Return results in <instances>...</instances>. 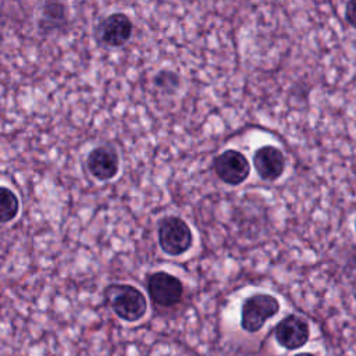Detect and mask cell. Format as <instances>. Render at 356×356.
Returning a JSON list of instances; mask_svg holds the SVG:
<instances>
[{
  "label": "cell",
  "mask_w": 356,
  "mask_h": 356,
  "mask_svg": "<svg viewBox=\"0 0 356 356\" xmlns=\"http://www.w3.org/2000/svg\"><path fill=\"white\" fill-rule=\"evenodd\" d=\"M104 299L113 313L127 323H135L147 312L146 296L134 285L110 284L104 288Z\"/></svg>",
  "instance_id": "obj_1"
},
{
  "label": "cell",
  "mask_w": 356,
  "mask_h": 356,
  "mask_svg": "<svg viewBox=\"0 0 356 356\" xmlns=\"http://www.w3.org/2000/svg\"><path fill=\"white\" fill-rule=\"evenodd\" d=\"M157 239L160 249L168 256H181L186 253L193 243V235L189 225L177 216L164 217L159 222Z\"/></svg>",
  "instance_id": "obj_2"
},
{
  "label": "cell",
  "mask_w": 356,
  "mask_h": 356,
  "mask_svg": "<svg viewBox=\"0 0 356 356\" xmlns=\"http://www.w3.org/2000/svg\"><path fill=\"white\" fill-rule=\"evenodd\" d=\"M280 310V302L270 293H253L241 306V327L246 332H257L264 323Z\"/></svg>",
  "instance_id": "obj_3"
},
{
  "label": "cell",
  "mask_w": 356,
  "mask_h": 356,
  "mask_svg": "<svg viewBox=\"0 0 356 356\" xmlns=\"http://www.w3.org/2000/svg\"><path fill=\"white\" fill-rule=\"evenodd\" d=\"M146 289L154 305L160 307H172L181 302L184 284L181 280L167 271H154L146 278Z\"/></svg>",
  "instance_id": "obj_4"
},
{
  "label": "cell",
  "mask_w": 356,
  "mask_h": 356,
  "mask_svg": "<svg viewBox=\"0 0 356 356\" xmlns=\"http://www.w3.org/2000/svg\"><path fill=\"white\" fill-rule=\"evenodd\" d=\"M214 172L217 177L229 185H238L243 182L249 175V161L238 150H225L214 159Z\"/></svg>",
  "instance_id": "obj_5"
},
{
  "label": "cell",
  "mask_w": 356,
  "mask_h": 356,
  "mask_svg": "<svg viewBox=\"0 0 356 356\" xmlns=\"http://www.w3.org/2000/svg\"><path fill=\"white\" fill-rule=\"evenodd\" d=\"M274 335L277 342L289 350L302 348L310 335L307 321L298 314L285 316L275 327Z\"/></svg>",
  "instance_id": "obj_6"
},
{
  "label": "cell",
  "mask_w": 356,
  "mask_h": 356,
  "mask_svg": "<svg viewBox=\"0 0 356 356\" xmlns=\"http://www.w3.org/2000/svg\"><path fill=\"white\" fill-rule=\"evenodd\" d=\"M132 35V22L131 19L122 14L115 13L104 18L99 25V38L102 43L118 47L125 44Z\"/></svg>",
  "instance_id": "obj_7"
},
{
  "label": "cell",
  "mask_w": 356,
  "mask_h": 356,
  "mask_svg": "<svg viewBox=\"0 0 356 356\" xmlns=\"http://www.w3.org/2000/svg\"><path fill=\"white\" fill-rule=\"evenodd\" d=\"M253 165L264 181H274L281 177L285 168V157L282 152L271 145L261 146L253 154Z\"/></svg>",
  "instance_id": "obj_8"
},
{
  "label": "cell",
  "mask_w": 356,
  "mask_h": 356,
  "mask_svg": "<svg viewBox=\"0 0 356 356\" xmlns=\"http://www.w3.org/2000/svg\"><path fill=\"white\" fill-rule=\"evenodd\" d=\"M86 161L90 174L100 181L111 179L118 171V156L107 146L95 147L89 153Z\"/></svg>",
  "instance_id": "obj_9"
},
{
  "label": "cell",
  "mask_w": 356,
  "mask_h": 356,
  "mask_svg": "<svg viewBox=\"0 0 356 356\" xmlns=\"http://www.w3.org/2000/svg\"><path fill=\"white\" fill-rule=\"evenodd\" d=\"M19 210V202L15 193L6 188L0 186V222H10L14 220Z\"/></svg>",
  "instance_id": "obj_10"
},
{
  "label": "cell",
  "mask_w": 356,
  "mask_h": 356,
  "mask_svg": "<svg viewBox=\"0 0 356 356\" xmlns=\"http://www.w3.org/2000/svg\"><path fill=\"white\" fill-rule=\"evenodd\" d=\"M43 19L46 21V26L53 25V22H56L57 25L61 24V21L65 19L63 4L57 0H47L43 10Z\"/></svg>",
  "instance_id": "obj_11"
},
{
  "label": "cell",
  "mask_w": 356,
  "mask_h": 356,
  "mask_svg": "<svg viewBox=\"0 0 356 356\" xmlns=\"http://www.w3.org/2000/svg\"><path fill=\"white\" fill-rule=\"evenodd\" d=\"M345 18L353 28H356V0H349L346 3Z\"/></svg>",
  "instance_id": "obj_12"
},
{
  "label": "cell",
  "mask_w": 356,
  "mask_h": 356,
  "mask_svg": "<svg viewBox=\"0 0 356 356\" xmlns=\"http://www.w3.org/2000/svg\"><path fill=\"white\" fill-rule=\"evenodd\" d=\"M295 356H314L313 353H309V352H302V353H298Z\"/></svg>",
  "instance_id": "obj_13"
},
{
  "label": "cell",
  "mask_w": 356,
  "mask_h": 356,
  "mask_svg": "<svg viewBox=\"0 0 356 356\" xmlns=\"http://www.w3.org/2000/svg\"><path fill=\"white\" fill-rule=\"evenodd\" d=\"M355 227H356V222H355Z\"/></svg>",
  "instance_id": "obj_14"
}]
</instances>
